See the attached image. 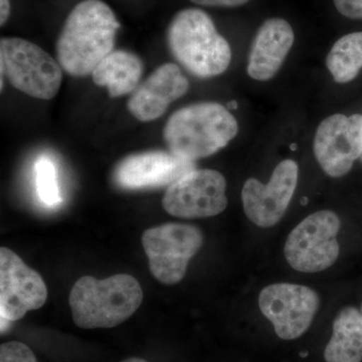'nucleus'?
<instances>
[{
  "instance_id": "nucleus-21",
  "label": "nucleus",
  "mask_w": 362,
  "mask_h": 362,
  "mask_svg": "<svg viewBox=\"0 0 362 362\" xmlns=\"http://www.w3.org/2000/svg\"><path fill=\"white\" fill-rule=\"evenodd\" d=\"M339 13L351 20H362V0H333Z\"/></svg>"
},
{
  "instance_id": "nucleus-17",
  "label": "nucleus",
  "mask_w": 362,
  "mask_h": 362,
  "mask_svg": "<svg viewBox=\"0 0 362 362\" xmlns=\"http://www.w3.org/2000/svg\"><path fill=\"white\" fill-rule=\"evenodd\" d=\"M324 358L326 362H361L362 312L346 307L338 313Z\"/></svg>"
},
{
  "instance_id": "nucleus-7",
  "label": "nucleus",
  "mask_w": 362,
  "mask_h": 362,
  "mask_svg": "<svg viewBox=\"0 0 362 362\" xmlns=\"http://www.w3.org/2000/svg\"><path fill=\"white\" fill-rule=\"evenodd\" d=\"M340 226L337 214L331 211L307 216L286 240L284 252L289 265L302 273L330 268L339 256L337 235Z\"/></svg>"
},
{
  "instance_id": "nucleus-18",
  "label": "nucleus",
  "mask_w": 362,
  "mask_h": 362,
  "mask_svg": "<svg viewBox=\"0 0 362 362\" xmlns=\"http://www.w3.org/2000/svg\"><path fill=\"white\" fill-rule=\"evenodd\" d=\"M326 66L335 82H351L362 69V32L340 37L330 49Z\"/></svg>"
},
{
  "instance_id": "nucleus-23",
  "label": "nucleus",
  "mask_w": 362,
  "mask_h": 362,
  "mask_svg": "<svg viewBox=\"0 0 362 362\" xmlns=\"http://www.w3.org/2000/svg\"><path fill=\"white\" fill-rule=\"evenodd\" d=\"M11 1L9 0H0V25H6L9 16H11Z\"/></svg>"
},
{
  "instance_id": "nucleus-22",
  "label": "nucleus",
  "mask_w": 362,
  "mask_h": 362,
  "mask_svg": "<svg viewBox=\"0 0 362 362\" xmlns=\"http://www.w3.org/2000/svg\"><path fill=\"white\" fill-rule=\"evenodd\" d=\"M202 6L237 7L244 6L250 0H190Z\"/></svg>"
},
{
  "instance_id": "nucleus-4",
  "label": "nucleus",
  "mask_w": 362,
  "mask_h": 362,
  "mask_svg": "<svg viewBox=\"0 0 362 362\" xmlns=\"http://www.w3.org/2000/svg\"><path fill=\"white\" fill-rule=\"evenodd\" d=\"M168 44L176 61L195 77L221 75L232 61L230 45L202 9H183L173 16L168 28Z\"/></svg>"
},
{
  "instance_id": "nucleus-14",
  "label": "nucleus",
  "mask_w": 362,
  "mask_h": 362,
  "mask_svg": "<svg viewBox=\"0 0 362 362\" xmlns=\"http://www.w3.org/2000/svg\"><path fill=\"white\" fill-rule=\"evenodd\" d=\"M189 83L180 66L163 64L147 80L136 88L127 102V108L137 120L150 122L160 118L169 105L185 96Z\"/></svg>"
},
{
  "instance_id": "nucleus-3",
  "label": "nucleus",
  "mask_w": 362,
  "mask_h": 362,
  "mask_svg": "<svg viewBox=\"0 0 362 362\" xmlns=\"http://www.w3.org/2000/svg\"><path fill=\"white\" fill-rule=\"evenodd\" d=\"M239 125L225 106L214 102L189 105L170 116L163 130L169 150L194 161L226 147L238 134Z\"/></svg>"
},
{
  "instance_id": "nucleus-26",
  "label": "nucleus",
  "mask_w": 362,
  "mask_h": 362,
  "mask_svg": "<svg viewBox=\"0 0 362 362\" xmlns=\"http://www.w3.org/2000/svg\"><path fill=\"white\" fill-rule=\"evenodd\" d=\"M291 149H292V150L297 149V146H296V145L293 144V145H292V146H291Z\"/></svg>"
},
{
  "instance_id": "nucleus-1",
  "label": "nucleus",
  "mask_w": 362,
  "mask_h": 362,
  "mask_svg": "<svg viewBox=\"0 0 362 362\" xmlns=\"http://www.w3.org/2000/svg\"><path fill=\"white\" fill-rule=\"evenodd\" d=\"M120 23L101 0H83L69 13L58 42L57 58L73 77L90 75L115 47Z\"/></svg>"
},
{
  "instance_id": "nucleus-28",
  "label": "nucleus",
  "mask_w": 362,
  "mask_h": 362,
  "mask_svg": "<svg viewBox=\"0 0 362 362\" xmlns=\"http://www.w3.org/2000/svg\"><path fill=\"white\" fill-rule=\"evenodd\" d=\"M361 312H362V306H361Z\"/></svg>"
},
{
  "instance_id": "nucleus-19",
  "label": "nucleus",
  "mask_w": 362,
  "mask_h": 362,
  "mask_svg": "<svg viewBox=\"0 0 362 362\" xmlns=\"http://www.w3.org/2000/svg\"><path fill=\"white\" fill-rule=\"evenodd\" d=\"M35 183L40 201L47 206H57L62 202L56 168L47 157H42L35 163Z\"/></svg>"
},
{
  "instance_id": "nucleus-13",
  "label": "nucleus",
  "mask_w": 362,
  "mask_h": 362,
  "mask_svg": "<svg viewBox=\"0 0 362 362\" xmlns=\"http://www.w3.org/2000/svg\"><path fill=\"white\" fill-rule=\"evenodd\" d=\"M194 169V161L181 158L173 152L154 150L132 154L119 162L114 180L123 189L168 187Z\"/></svg>"
},
{
  "instance_id": "nucleus-10",
  "label": "nucleus",
  "mask_w": 362,
  "mask_h": 362,
  "mask_svg": "<svg viewBox=\"0 0 362 362\" xmlns=\"http://www.w3.org/2000/svg\"><path fill=\"white\" fill-rule=\"evenodd\" d=\"M313 148L324 173L331 177L347 175L362 154V115L326 118L317 128Z\"/></svg>"
},
{
  "instance_id": "nucleus-25",
  "label": "nucleus",
  "mask_w": 362,
  "mask_h": 362,
  "mask_svg": "<svg viewBox=\"0 0 362 362\" xmlns=\"http://www.w3.org/2000/svg\"><path fill=\"white\" fill-rule=\"evenodd\" d=\"M228 108L232 109V110H235L238 109V103L235 101L230 102L228 103Z\"/></svg>"
},
{
  "instance_id": "nucleus-6",
  "label": "nucleus",
  "mask_w": 362,
  "mask_h": 362,
  "mask_svg": "<svg viewBox=\"0 0 362 362\" xmlns=\"http://www.w3.org/2000/svg\"><path fill=\"white\" fill-rule=\"evenodd\" d=\"M141 242L152 275L162 284L175 285L185 278L204 235L197 226L169 223L145 230Z\"/></svg>"
},
{
  "instance_id": "nucleus-2",
  "label": "nucleus",
  "mask_w": 362,
  "mask_h": 362,
  "mask_svg": "<svg viewBox=\"0 0 362 362\" xmlns=\"http://www.w3.org/2000/svg\"><path fill=\"white\" fill-rule=\"evenodd\" d=\"M142 300L141 286L128 274L104 280L84 276L69 297L74 322L82 329L116 327L137 311Z\"/></svg>"
},
{
  "instance_id": "nucleus-20",
  "label": "nucleus",
  "mask_w": 362,
  "mask_h": 362,
  "mask_svg": "<svg viewBox=\"0 0 362 362\" xmlns=\"http://www.w3.org/2000/svg\"><path fill=\"white\" fill-rule=\"evenodd\" d=\"M0 362H37L33 350L25 343L11 341L0 346Z\"/></svg>"
},
{
  "instance_id": "nucleus-16",
  "label": "nucleus",
  "mask_w": 362,
  "mask_h": 362,
  "mask_svg": "<svg viewBox=\"0 0 362 362\" xmlns=\"http://www.w3.org/2000/svg\"><path fill=\"white\" fill-rule=\"evenodd\" d=\"M143 63L139 57L127 51H113L93 71V81L106 87L112 98L132 94L139 86Z\"/></svg>"
},
{
  "instance_id": "nucleus-8",
  "label": "nucleus",
  "mask_w": 362,
  "mask_h": 362,
  "mask_svg": "<svg viewBox=\"0 0 362 362\" xmlns=\"http://www.w3.org/2000/svg\"><path fill=\"white\" fill-rule=\"evenodd\" d=\"M225 176L213 169H194L166 188L162 206L176 218L218 216L228 206Z\"/></svg>"
},
{
  "instance_id": "nucleus-12",
  "label": "nucleus",
  "mask_w": 362,
  "mask_h": 362,
  "mask_svg": "<svg viewBox=\"0 0 362 362\" xmlns=\"http://www.w3.org/2000/svg\"><path fill=\"white\" fill-rule=\"evenodd\" d=\"M47 289L44 279L7 247L0 249V313L13 322L28 311L44 306Z\"/></svg>"
},
{
  "instance_id": "nucleus-27",
  "label": "nucleus",
  "mask_w": 362,
  "mask_h": 362,
  "mask_svg": "<svg viewBox=\"0 0 362 362\" xmlns=\"http://www.w3.org/2000/svg\"><path fill=\"white\" fill-rule=\"evenodd\" d=\"M361 160L362 161V154H361Z\"/></svg>"
},
{
  "instance_id": "nucleus-24",
  "label": "nucleus",
  "mask_w": 362,
  "mask_h": 362,
  "mask_svg": "<svg viewBox=\"0 0 362 362\" xmlns=\"http://www.w3.org/2000/svg\"><path fill=\"white\" fill-rule=\"evenodd\" d=\"M122 362H147L144 359L138 358V357H130V358L125 359Z\"/></svg>"
},
{
  "instance_id": "nucleus-11",
  "label": "nucleus",
  "mask_w": 362,
  "mask_h": 362,
  "mask_svg": "<svg viewBox=\"0 0 362 362\" xmlns=\"http://www.w3.org/2000/svg\"><path fill=\"white\" fill-rule=\"evenodd\" d=\"M298 173L296 162L287 159L276 166L267 185L256 178H249L242 190L247 218L261 228H270L278 223L296 190Z\"/></svg>"
},
{
  "instance_id": "nucleus-15",
  "label": "nucleus",
  "mask_w": 362,
  "mask_h": 362,
  "mask_svg": "<svg viewBox=\"0 0 362 362\" xmlns=\"http://www.w3.org/2000/svg\"><path fill=\"white\" fill-rule=\"evenodd\" d=\"M292 26L282 18L266 21L252 40L247 74L257 81H268L275 77L294 44Z\"/></svg>"
},
{
  "instance_id": "nucleus-5",
  "label": "nucleus",
  "mask_w": 362,
  "mask_h": 362,
  "mask_svg": "<svg viewBox=\"0 0 362 362\" xmlns=\"http://www.w3.org/2000/svg\"><path fill=\"white\" fill-rule=\"evenodd\" d=\"M0 64L1 80L6 75L16 89L28 96L51 100L58 94L63 69L39 45L20 37H2Z\"/></svg>"
},
{
  "instance_id": "nucleus-9",
  "label": "nucleus",
  "mask_w": 362,
  "mask_h": 362,
  "mask_svg": "<svg viewBox=\"0 0 362 362\" xmlns=\"http://www.w3.org/2000/svg\"><path fill=\"white\" fill-rule=\"evenodd\" d=\"M318 294L306 286L278 283L264 288L259 296L262 313L284 340L303 335L318 310Z\"/></svg>"
}]
</instances>
